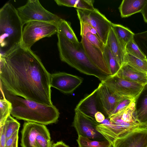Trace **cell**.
Listing matches in <instances>:
<instances>
[{"label":"cell","instance_id":"obj_1","mask_svg":"<svg viewBox=\"0 0 147 147\" xmlns=\"http://www.w3.org/2000/svg\"><path fill=\"white\" fill-rule=\"evenodd\" d=\"M51 75L39 57L20 44L0 54L1 85L14 95L53 105Z\"/></svg>","mask_w":147,"mask_h":147},{"label":"cell","instance_id":"obj_2","mask_svg":"<svg viewBox=\"0 0 147 147\" xmlns=\"http://www.w3.org/2000/svg\"><path fill=\"white\" fill-rule=\"evenodd\" d=\"M6 98L12 105L11 114L20 120L48 125L56 122L59 113L54 106L40 104L14 95L1 85Z\"/></svg>","mask_w":147,"mask_h":147},{"label":"cell","instance_id":"obj_3","mask_svg":"<svg viewBox=\"0 0 147 147\" xmlns=\"http://www.w3.org/2000/svg\"><path fill=\"white\" fill-rule=\"evenodd\" d=\"M57 46L61 60L81 73L92 76L101 82L108 76L98 69L87 55L81 42L74 43L57 33Z\"/></svg>","mask_w":147,"mask_h":147},{"label":"cell","instance_id":"obj_4","mask_svg":"<svg viewBox=\"0 0 147 147\" xmlns=\"http://www.w3.org/2000/svg\"><path fill=\"white\" fill-rule=\"evenodd\" d=\"M135 106L134 99L128 107L108 117V123H100L96 127L97 130L112 144L117 138L137 129L146 127L138 120Z\"/></svg>","mask_w":147,"mask_h":147},{"label":"cell","instance_id":"obj_5","mask_svg":"<svg viewBox=\"0 0 147 147\" xmlns=\"http://www.w3.org/2000/svg\"><path fill=\"white\" fill-rule=\"evenodd\" d=\"M23 25L17 9L9 2L0 9V50L3 54L20 44Z\"/></svg>","mask_w":147,"mask_h":147},{"label":"cell","instance_id":"obj_6","mask_svg":"<svg viewBox=\"0 0 147 147\" xmlns=\"http://www.w3.org/2000/svg\"><path fill=\"white\" fill-rule=\"evenodd\" d=\"M21 134L22 147H51L53 144L49 131L45 125L25 122Z\"/></svg>","mask_w":147,"mask_h":147},{"label":"cell","instance_id":"obj_7","mask_svg":"<svg viewBox=\"0 0 147 147\" xmlns=\"http://www.w3.org/2000/svg\"><path fill=\"white\" fill-rule=\"evenodd\" d=\"M23 25L32 21L51 23L58 26L62 18L47 10L38 0H28L24 5L17 9Z\"/></svg>","mask_w":147,"mask_h":147},{"label":"cell","instance_id":"obj_8","mask_svg":"<svg viewBox=\"0 0 147 147\" xmlns=\"http://www.w3.org/2000/svg\"><path fill=\"white\" fill-rule=\"evenodd\" d=\"M58 26L55 24L44 22H29L26 24L23 29L20 44L26 48L30 49L39 40L57 33Z\"/></svg>","mask_w":147,"mask_h":147},{"label":"cell","instance_id":"obj_9","mask_svg":"<svg viewBox=\"0 0 147 147\" xmlns=\"http://www.w3.org/2000/svg\"><path fill=\"white\" fill-rule=\"evenodd\" d=\"M80 22L89 24L97 31L99 37L105 45L113 23L97 9L94 10L76 9Z\"/></svg>","mask_w":147,"mask_h":147},{"label":"cell","instance_id":"obj_10","mask_svg":"<svg viewBox=\"0 0 147 147\" xmlns=\"http://www.w3.org/2000/svg\"><path fill=\"white\" fill-rule=\"evenodd\" d=\"M73 126L78 136H81L90 140L96 141L106 140L104 136L96 130L100 124L94 118L88 116L78 110H75Z\"/></svg>","mask_w":147,"mask_h":147},{"label":"cell","instance_id":"obj_11","mask_svg":"<svg viewBox=\"0 0 147 147\" xmlns=\"http://www.w3.org/2000/svg\"><path fill=\"white\" fill-rule=\"evenodd\" d=\"M116 94L124 97L135 98L144 85L130 81L115 75L101 82Z\"/></svg>","mask_w":147,"mask_h":147},{"label":"cell","instance_id":"obj_12","mask_svg":"<svg viewBox=\"0 0 147 147\" xmlns=\"http://www.w3.org/2000/svg\"><path fill=\"white\" fill-rule=\"evenodd\" d=\"M83 79L65 72H59L51 75V86L67 94L73 93L82 82Z\"/></svg>","mask_w":147,"mask_h":147},{"label":"cell","instance_id":"obj_13","mask_svg":"<svg viewBox=\"0 0 147 147\" xmlns=\"http://www.w3.org/2000/svg\"><path fill=\"white\" fill-rule=\"evenodd\" d=\"M97 98L102 112L109 117L119 102L124 97L112 91L101 82L97 87Z\"/></svg>","mask_w":147,"mask_h":147},{"label":"cell","instance_id":"obj_14","mask_svg":"<svg viewBox=\"0 0 147 147\" xmlns=\"http://www.w3.org/2000/svg\"><path fill=\"white\" fill-rule=\"evenodd\" d=\"M113 147H147V128L140 129L116 139Z\"/></svg>","mask_w":147,"mask_h":147},{"label":"cell","instance_id":"obj_15","mask_svg":"<svg viewBox=\"0 0 147 147\" xmlns=\"http://www.w3.org/2000/svg\"><path fill=\"white\" fill-rule=\"evenodd\" d=\"M81 36V42L89 59L101 71L109 76H111V72L104 59L103 53L89 42L84 36Z\"/></svg>","mask_w":147,"mask_h":147},{"label":"cell","instance_id":"obj_16","mask_svg":"<svg viewBox=\"0 0 147 147\" xmlns=\"http://www.w3.org/2000/svg\"><path fill=\"white\" fill-rule=\"evenodd\" d=\"M98 90L97 88L82 99L76 106L75 110H78L94 119V115L96 112L100 111L102 113L98 99Z\"/></svg>","mask_w":147,"mask_h":147},{"label":"cell","instance_id":"obj_17","mask_svg":"<svg viewBox=\"0 0 147 147\" xmlns=\"http://www.w3.org/2000/svg\"><path fill=\"white\" fill-rule=\"evenodd\" d=\"M126 80L144 85L147 84V74L140 71L124 63L116 74Z\"/></svg>","mask_w":147,"mask_h":147},{"label":"cell","instance_id":"obj_18","mask_svg":"<svg viewBox=\"0 0 147 147\" xmlns=\"http://www.w3.org/2000/svg\"><path fill=\"white\" fill-rule=\"evenodd\" d=\"M106 45L108 46L121 67L124 63L125 49L120 42L112 27L110 30Z\"/></svg>","mask_w":147,"mask_h":147},{"label":"cell","instance_id":"obj_19","mask_svg":"<svg viewBox=\"0 0 147 147\" xmlns=\"http://www.w3.org/2000/svg\"><path fill=\"white\" fill-rule=\"evenodd\" d=\"M135 111L137 118L142 124L147 123V84L135 98Z\"/></svg>","mask_w":147,"mask_h":147},{"label":"cell","instance_id":"obj_20","mask_svg":"<svg viewBox=\"0 0 147 147\" xmlns=\"http://www.w3.org/2000/svg\"><path fill=\"white\" fill-rule=\"evenodd\" d=\"M147 0H123L119 9L122 18L129 17L136 13L141 12Z\"/></svg>","mask_w":147,"mask_h":147},{"label":"cell","instance_id":"obj_21","mask_svg":"<svg viewBox=\"0 0 147 147\" xmlns=\"http://www.w3.org/2000/svg\"><path fill=\"white\" fill-rule=\"evenodd\" d=\"M57 5L76 9L93 10L95 9L93 6L94 0H55Z\"/></svg>","mask_w":147,"mask_h":147},{"label":"cell","instance_id":"obj_22","mask_svg":"<svg viewBox=\"0 0 147 147\" xmlns=\"http://www.w3.org/2000/svg\"><path fill=\"white\" fill-rule=\"evenodd\" d=\"M112 27L120 42L125 48L127 43L134 39L135 34L129 28L121 24L113 23Z\"/></svg>","mask_w":147,"mask_h":147},{"label":"cell","instance_id":"obj_23","mask_svg":"<svg viewBox=\"0 0 147 147\" xmlns=\"http://www.w3.org/2000/svg\"><path fill=\"white\" fill-rule=\"evenodd\" d=\"M58 33L71 42L77 43L79 42L71 26V23L61 19L58 26Z\"/></svg>","mask_w":147,"mask_h":147},{"label":"cell","instance_id":"obj_24","mask_svg":"<svg viewBox=\"0 0 147 147\" xmlns=\"http://www.w3.org/2000/svg\"><path fill=\"white\" fill-rule=\"evenodd\" d=\"M103 53L105 60L110 71L111 76L116 75L121 67L107 45H105Z\"/></svg>","mask_w":147,"mask_h":147},{"label":"cell","instance_id":"obj_25","mask_svg":"<svg viewBox=\"0 0 147 147\" xmlns=\"http://www.w3.org/2000/svg\"><path fill=\"white\" fill-rule=\"evenodd\" d=\"M124 63L138 71L147 74V59H142L126 53Z\"/></svg>","mask_w":147,"mask_h":147},{"label":"cell","instance_id":"obj_26","mask_svg":"<svg viewBox=\"0 0 147 147\" xmlns=\"http://www.w3.org/2000/svg\"><path fill=\"white\" fill-rule=\"evenodd\" d=\"M77 141L78 147H112V144L106 140L96 141L79 135Z\"/></svg>","mask_w":147,"mask_h":147},{"label":"cell","instance_id":"obj_27","mask_svg":"<svg viewBox=\"0 0 147 147\" xmlns=\"http://www.w3.org/2000/svg\"><path fill=\"white\" fill-rule=\"evenodd\" d=\"M2 98L0 100V125L3 124L7 117L11 114L12 109L11 103L4 96L2 90L1 89Z\"/></svg>","mask_w":147,"mask_h":147},{"label":"cell","instance_id":"obj_28","mask_svg":"<svg viewBox=\"0 0 147 147\" xmlns=\"http://www.w3.org/2000/svg\"><path fill=\"white\" fill-rule=\"evenodd\" d=\"M5 127L6 139L9 138L16 131L19 130L20 124L9 115L4 123Z\"/></svg>","mask_w":147,"mask_h":147},{"label":"cell","instance_id":"obj_29","mask_svg":"<svg viewBox=\"0 0 147 147\" xmlns=\"http://www.w3.org/2000/svg\"><path fill=\"white\" fill-rule=\"evenodd\" d=\"M133 39L140 49L147 57V30L135 34Z\"/></svg>","mask_w":147,"mask_h":147},{"label":"cell","instance_id":"obj_30","mask_svg":"<svg viewBox=\"0 0 147 147\" xmlns=\"http://www.w3.org/2000/svg\"><path fill=\"white\" fill-rule=\"evenodd\" d=\"M126 52L139 59L145 60L147 57L143 53L135 42L134 39L129 41L126 45Z\"/></svg>","mask_w":147,"mask_h":147},{"label":"cell","instance_id":"obj_31","mask_svg":"<svg viewBox=\"0 0 147 147\" xmlns=\"http://www.w3.org/2000/svg\"><path fill=\"white\" fill-rule=\"evenodd\" d=\"M82 35L84 36L92 45L103 52L105 45L98 37L90 32H87Z\"/></svg>","mask_w":147,"mask_h":147},{"label":"cell","instance_id":"obj_32","mask_svg":"<svg viewBox=\"0 0 147 147\" xmlns=\"http://www.w3.org/2000/svg\"><path fill=\"white\" fill-rule=\"evenodd\" d=\"M134 99L128 97H124L118 103L110 116L118 113L128 107L134 100Z\"/></svg>","mask_w":147,"mask_h":147},{"label":"cell","instance_id":"obj_33","mask_svg":"<svg viewBox=\"0 0 147 147\" xmlns=\"http://www.w3.org/2000/svg\"><path fill=\"white\" fill-rule=\"evenodd\" d=\"M80 25L81 36L87 32H90L97 36L99 38L96 31L91 26L86 23L81 22H80Z\"/></svg>","mask_w":147,"mask_h":147},{"label":"cell","instance_id":"obj_34","mask_svg":"<svg viewBox=\"0 0 147 147\" xmlns=\"http://www.w3.org/2000/svg\"><path fill=\"white\" fill-rule=\"evenodd\" d=\"M6 140L5 127L3 123L0 125V147H5Z\"/></svg>","mask_w":147,"mask_h":147},{"label":"cell","instance_id":"obj_35","mask_svg":"<svg viewBox=\"0 0 147 147\" xmlns=\"http://www.w3.org/2000/svg\"><path fill=\"white\" fill-rule=\"evenodd\" d=\"M18 131H16L11 137L6 140L5 147H13L16 140L18 139Z\"/></svg>","mask_w":147,"mask_h":147},{"label":"cell","instance_id":"obj_36","mask_svg":"<svg viewBox=\"0 0 147 147\" xmlns=\"http://www.w3.org/2000/svg\"><path fill=\"white\" fill-rule=\"evenodd\" d=\"M94 118L96 121L99 123L103 122L105 119L103 114L100 111H98L95 113Z\"/></svg>","mask_w":147,"mask_h":147},{"label":"cell","instance_id":"obj_37","mask_svg":"<svg viewBox=\"0 0 147 147\" xmlns=\"http://www.w3.org/2000/svg\"><path fill=\"white\" fill-rule=\"evenodd\" d=\"M141 13L143 16L144 21L147 23V1Z\"/></svg>","mask_w":147,"mask_h":147},{"label":"cell","instance_id":"obj_38","mask_svg":"<svg viewBox=\"0 0 147 147\" xmlns=\"http://www.w3.org/2000/svg\"><path fill=\"white\" fill-rule=\"evenodd\" d=\"M51 147H70L62 141L57 142L52 144Z\"/></svg>","mask_w":147,"mask_h":147},{"label":"cell","instance_id":"obj_39","mask_svg":"<svg viewBox=\"0 0 147 147\" xmlns=\"http://www.w3.org/2000/svg\"><path fill=\"white\" fill-rule=\"evenodd\" d=\"M18 139L16 141L13 147H18Z\"/></svg>","mask_w":147,"mask_h":147},{"label":"cell","instance_id":"obj_40","mask_svg":"<svg viewBox=\"0 0 147 147\" xmlns=\"http://www.w3.org/2000/svg\"><path fill=\"white\" fill-rule=\"evenodd\" d=\"M145 125V126L147 128V123H146V124Z\"/></svg>","mask_w":147,"mask_h":147}]
</instances>
